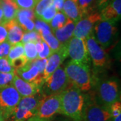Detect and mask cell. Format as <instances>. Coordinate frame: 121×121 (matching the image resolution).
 <instances>
[{"mask_svg":"<svg viewBox=\"0 0 121 121\" xmlns=\"http://www.w3.org/2000/svg\"><path fill=\"white\" fill-rule=\"evenodd\" d=\"M60 114L73 121H83L85 95L73 86L60 94Z\"/></svg>","mask_w":121,"mask_h":121,"instance_id":"obj_1","label":"cell"},{"mask_svg":"<svg viewBox=\"0 0 121 121\" xmlns=\"http://www.w3.org/2000/svg\"><path fill=\"white\" fill-rule=\"evenodd\" d=\"M65 71L73 86L83 92L90 90L92 79L88 65L71 60L65 66Z\"/></svg>","mask_w":121,"mask_h":121,"instance_id":"obj_2","label":"cell"},{"mask_svg":"<svg viewBox=\"0 0 121 121\" xmlns=\"http://www.w3.org/2000/svg\"><path fill=\"white\" fill-rule=\"evenodd\" d=\"M45 96L40 91L35 95L22 98L9 118H12V121H27L35 117L39 105Z\"/></svg>","mask_w":121,"mask_h":121,"instance_id":"obj_3","label":"cell"},{"mask_svg":"<svg viewBox=\"0 0 121 121\" xmlns=\"http://www.w3.org/2000/svg\"><path fill=\"white\" fill-rule=\"evenodd\" d=\"M47 61V59H37L28 62L24 67L20 69L14 70V72L23 80L28 83H34L41 88L44 81L43 72Z\"/></svg>","mask_w":121,"mask_h":121,"instance_id":"obj_4","label":"cell"},{"mask_svg":"<svg viewBox=\"0 0 121 121\" xmlns=\"http://www.w3.org/2000/svg\"><path fill=\"white\" fill-rule=\"evenodd\" d=\"M69 84L65 69L59 67L44 81L40 91L47 96L60 94L69 87Z\"/></svg>","mask_w":121,"mask_h":121,"instance_id":"obj_5","label":"cell"},{"mask_svg":"<svg viewBox=\"0 0 121 121\" xmlns=\"http://www.w3.org/2000/svg\"><path fill=\"white\" fill-rule=\"evenodd\" d=\"M111 115L107 107L99 104L92 95L85 96L83 121H110Z\"/></svg>","mask_w":121,"mask_h":121,"instance_id":"obj_6","label":"cell"},{"mask_svg":"<svg viewBox=\"0 0 121 121\" xmlns=\"http://www.w3.org/2000/svg\"><path fill=\"white\" fill-rule=\"evenodd\" d=\"M94 32L95 39L99 46L102 48H106L112 44L118 32L117 22L101 20L94 26Z\"/></svg>","mask_w":121,"mask_h":121,"instance_id":"obj_7","label":"cell"},{"mask_svg":"<svg viewBox=\"0 0 121 121\" xmlns=\"http://www.w3.org/2000/svg\"><path fill=\"white\" fill-rule=\"evenodd\" d=\"M21 98V95L12 85L0 90V110L5 121L12 117Z\"/></svg>","mask_w":121,"mask_h":121,"instance_id":"obj_8","label":"cell"},{"mask_svg":"<svg viewBox=\"0 0 121 121\" xmlns=\"http://www.w3.org/2000/svg\"><path fill=\"white\" fill-rule=\"evenodd\" d=\"M97 96L99 104L109 108L117 101H121V92L118 82L115 80H105L98 85Z\"/></svg>","mask_w":121,"mask_h":121,"instance_id":"obj_9","label":"cell"},{"mask_svg":"<svg viewBox=\"0 0 121 121\" xmlns=\"http://www.w3.org/2000/svg\"><path fill=\"white\" fill-rule=\"evenodd\" d=\"M60 94L46 95L39 105L35 117L40 119L50 121L57 114H60Z\"/></svg>","mask_w":121,"mask_h":121,"instance_id":"obj_10","label":"cell"},{"mask_svg":"<svg viewBox=\"0 0 121 121\" xmlns=\"http://www.w3.org/2000/svg\"><path fill=\"white\" fill-rule=\"evenodd\" d=\"M101 20L100 14L96 12L83 17L75 24L73 36L85 40L94 32V26Z\"/></svg>","mask_w":121,"mask_h":121,"instance_id":"obj_11","label":"cell"},{"mask_svg":"<svg viewBox=\"0 0 121 121\" xmlns=\"http://www.w3.org/2000/svg\"><path fill=\"white\" fill-rule=\"evenodd\" d=\"M67 47L68 56H70L71 60L87 65L88 64L90 58L85 40L73 36L67 44Z\"/></svg>","mask_w":121,"mask_h":121,"instance_id":"obj_12","label":"cell"},{"mask_svg":"<svg viewBox=\"0 0 121 121\" xmlns=\"http://www.w3.org/2000/svg\"><path fill=\"white\" fill-rule=\"evenodd\" d=\"M87 51L95 67H104L107 61V55L95 39L94 32L85 39Z\"/></svg>","mask_w":121,"mask_h":121,"instance_id":"obj_13","label":"cell"},{"mask_svg":"<svg viewBox=\"0 0 121 121\" xmlns=\"http://www.w3.org/2000/svg\"><path fill=\"white\" fill-rule=\"evenodd\" d=\"M67 56L68 52L67 44H63L59 51L52 52L51 55L47 59V61L44 69V79L45 80L54 71H55Z\"/></svg>","mask_w":121,"mask_h":121,"instance_id":"obj_14","label":"cell"},{"mask_svg":"<svg viewBox=\"0 0 121 121\" xmlns=\"http://www.w3.org/2000/svg\"><path fill=\"white\" fill-rule=\"evenodd\" d=\"M12 86L17 91L22 98L35 95L41 90V88L40 87L37 86L34 83H28L23 80L16 73L13 78Z\"/></svg>","mask_w":121,"mask_h":121,"instance_id":"obj_15","label":"cell"},{"mask_svg":"<svg viewBox=\"0 0 121 121\" xmlns=\"http://www.w3.org/2000/svg\"><path fill=\"white\" fill-rule=\"evenodd\" d=\"M3 24L8 30L7 40L11 44V45L12 46L21 43L24 31L19 25L16 20L13 19L10 21L3 23Z\"/></svg>","mask_w":121,"mask_h":121,"instance_id":"obj_16","label":"cell"},{"mask_svg":"<svg viewBox=\"0 0 121 121\" xmlns=\"http://www.w3.org/2000/svg\"><path fill=\"white\" fill-rule=\"evenodd\" d=\"M75 23L68 19L65 26L59 29L52 31V33L61 44H67L73 37Z\"/></svg>","mask_w":121,"mask_h":121,"instance_id":"obj_17","label":"cell"},{"mask_svg":"<svg viewBox=\"0 0 121 121\" xmlns=\"http://www.w3.org/2000/svg\"><path fill=\"white\" fill-rule=\"evenodd\" d=\"M62 12L69 20L75 24L83 18L82 13L77 3L72 0H65Z\"/></svg>","mask_w":121,"mask_h":121,"instance_id":"obj_18","label":"cell"},{"mask_svg":"<svg viewBox=\"0 0 121 121\" xmlns=\"http://www.w3.org/2000/svg\"><path fill=\"white\" fill-rule=\"evenodd\" d=\"M1 7L3 10V23L10 21L16 18L18 8L13 0H0Z\"/></svg>","mask_w":121,"mask_h":121,"instance_id":"obj_19","label":"cell"},{"mask_svg":"<svg viewBox=\"0 0 121 121\" xmlns=\"http://www.w3.org/2000/svg\"><path fill=\"white\" fill-rule=\"evenodd\" d=\"M77 4L82 13L83 17L95 12L94 10L97 8L95 0H78Z\"/></svg>","mask_w":121,"mask_h":121,"instance_id":"obj_20","label":"cell"},{"mask_svg":"<svg viewBox=\"0 0 121 121\" xmlns=\"http://www.w3.org/2000/svg\"><path fill=\"white\" fill-rule=\"evenodd\" d=\"M24 57H26L25 52H24V44L20 43L17 44L12 46L7 59L9 63H12L13 60L16 59H20V58H24Z\"/></svg>","mask_w":121,"mask_h":121,"instance_id":"obj_21","label":"cell"},{"mask_svg":"<svg viewBox=\"0 0 121 121\" xmlns=\"http://www.w3.org/2000/svg\"><path fill=\"white\" fill-rule=\"evenodd\" d=\"M67 20L68 18L62 12H57L51 22L49 23L51 31H55L63 27L66 24Z\"/></svg>","mask_w":121,"mask_h":121,"instance_id":"obj_22","label":"cell"},{"mask_svg":"<svg viewBox=\"0 0 121 121\" xmlns=\"http://www.w3.org/2000/svg\"><path fill=\"white\" fill-rule=\"evenodd\" d=\"M41 39L43 40L44 42H45L49 48H51L52 52H56L57 51H59L61 47L63 46V44L59 42V40L55 38V36L53 35L52 32L49 33L47 35H40Z\"/></svg>","mask_w":121,"mask_h":121,"instance_id":"obj_23","label":"cell"},{"mask_svg":"<svg viewBox=\"0 0 121 121\" xmlns=\"http://www.w3.org/2000/svg\"><path fill=\"white\" fill-rule=\"evenodd\" d=\"M15 19L24 31L30 32L35 30V22L30 18L17 13Z\"/></svg>","mask_w":121,"mask_h":121,"instance_id":"obj_24","label":"cell"},{"mask_svg":"<svg viewBox=\"0 0 121 121\" xmlns=\"http://www.w3.org/2000/svg\"><path fill=\"white\" fill-rule=\"evenodd\" d=\"M25 56L28 62L36 60L38 59V53L36 51L35 43H28L24 44Z\"/></svg>","mask_w":121,"mask_h":121,"instance_id":"obj_25","label":"cell"},{"mask_svg":"<svg viewBox=\"0 0 121 121\" xmlns=\"http://www.w3.org/2000/svg\"><path fill=\"white\" fill-rule=\"evenodd\" d=\"M42 40L40 35L35 30L30 32H26L24 33L21 43L22 44H26L28 43H35L40 42Z\"/></svg>","mask_w":121,"mask_h":121,"instance_id":"obj_26","label":"cell"},{"mask_svg":"<svg viewBox=\"0 0 121 121\" xmlns=\"http://www.w3.org/2000/svg\"><path fill=\"white\" fill-rule=\"evenodd\" d=\"M52 4V0H39L35 7V13L36 17L40 19L43 12Z\"/></svg>","mask_w":121,"mask_h":121,"instance_id":"obj_27","label":"cell"},{"mask_svg":"<svg viewBox=\"0 0 121 121\" xmlns=\"http://www.w3.org/2000/svg\"><path fill=\"white\" fill-rule=\"evenodd\" d=\"M35 30L39 32L40 35H47L51 33L52 31L48 24L40 19H36L35 22Z\"/></svg>","mask_w":121,"mask_h":121,"instance_id":"obj_28","label":"cell"},{"mask_svg":"<svg viewBox=\"0 0 121 121\" xmlns=\"http://www.w3.org/2000/svg\"><path fill=\"white\" fill-rule=\"evenodd\" d=\"M15 73H0V90L12 85Z\"/></svg>","mask_w":121,"mask_h":121,"instance_id":"obj_29","label":"cell"},{"mask_svg":"<svg viewBox=\"0 0 121 121\" xmlns=\"http://www.w3.org/2000/svg\"><path fill=\"white\" fill-rule=\"evenodd\" d=\"M56 12H57V11H56V8H55L53 4H52L44 11L40 20H43V22L47 24H49L51 22L54 16H55Z\"/></svg>","mask_w":121,"mask_h":121,"instance_id":"obj_30","label":"cell"},{"mask_svg":"<svg viewBox=\"0 0 121 121\" xmlns=\"http://www.w3.org/2000/svg\"><path fill=\"white\" fill-rule=\"evenodd\" d=\"M39 0H14L18 9H33L36 7Z\"/></svg>","mask_w":121,"mask_h":121,"instance_id":"obj_31","label":"cell"},{"mask_svg":"<svg viewBox=\"0 0 121 121\" xmlns=\"http://www.w3.org/2000/svg\"><path fill=\"white\" fill-rule=\"evenodd\" d=\"M14 69L7 58L0 59V73H13Z\"/></svg>","mask_w":121,"mask_h":121,"instance_id":"obj_32","label":"cell"},{"mask_svg":"<svg viewBox=\"0 0 121 121\" xmlns=\"http://www.w3.org/2000/svg\"><path fill=\"white\" fill-rule=\"evenodd\" d=\"M109 111L111 117H116L121 114V101H117L114 102L109 106Z\"/></svg>","mask_w":121,"mask_h":121,"instance_id":"obj_33","label":"cell"},{"mask_svg":"<svg viewBox=\"0 0 121 121\" xmlns=\"http://www.w3.org/2000/svg\"><path fill=\"white\" fill-rule=\"evenodd\" d=\"M11 47L12 45L8 40L0 44V59L8 57Z\"/></svg>","mask_w":121,"mask_h":121,"instance_id":"obj_34","label":"cell"},{"mask_svg":"<svg viewBox=\"0 0 121 121\" xmlns=\"http://www.w3.org/2000/svg\"><path fill=\"white\" fill-rule=\"evenodd\" d=\"M42 43L43 44V51L38 54V59H48L49 56L51 55L52 52L51 50V48L48 46L47 43L45 42H44L42 40Z\"/></svg>","mask_w":121,"mask_h":121,"instance_id":"obj_35","label":"cell"},{"mask_svg":"<svg viewBox=\"0 0 121 121\" xmlns=\"http://www.w3.org/2000/svg\"><path fill=\"white\" fill-rule=\"evenodd\" d=\"M28 63V62L26 57H24V58H20V59L13 60L12 63H10V64L12 66L14 70H17L24 67Z\"/></svg>","mask_w":121,"mask_h":121,"instance_id":"obj_36","label":"cell"},{"mask_svg":"<svg viewBox=\"0 0 121 121\" xmlns=\"http://www.w3.org/2000/svg\"><path fill=\"white\" fill-rule=\"evenodd\" d=\"M17 13L28 17V18H30V20H32L33 21H34V20L36 17L35 11L33 9H18Z\"/></svg>","mask_w":121,"mask_h":121,"instance_id":"obj_37","label":"cell"},{"mask_svg":"<svg viewBox=\"0 0 121 121\" xmlns=\"http://www.w3.org/2000/svg\"><path fill=\"white\" fill-rule=\"evenodd\" d=\"M8 30L3 24H0V44L7 40Z\"/></svg>","mask_w":121,"mask_h":121,"instance_id":"obj_38","label":"cell"},{"mask_svg":"<svg viewBox=\"0 0 121 121\" xmlns=\"http://www.w3.org/2000/svg\"><path fill=\"white\" fill-rule=\"evenodd\" d=\"M119 16H121V0H112L110 2Z\"/></svg>","mask_w":121,"mask_h":121,"instance_id":"obj_39","label":"cell"},{"mask_svg":"<svg viewBox=\"0 0 121 121\" xmlns=\"http://www.w3.org/2000/svg\"><path fill=\"white\" fill-rule=\"evenodd\" d=\"M65 0H52V4L57 12H62Z\"/></svg>","mask_w":121,"mask_h":121,"instance_id":"obj_40","label":"cell"},{"mask_svg":"<svg viewBox=\"0 0 121 121\" xmlns=\"http://www.w3.org/2000/svg\"><path fill=\"white\" fill-rule=\"evenodd\" d=\"M108 0H95V4L97 5V8L102 9L107 4Z\"/></svg>","mask_w":121,"mask_h":121,"instance_id":"obj_41","label":"cell"},{"mask_svg":"<svg viewBox=\"0 0 121 121\" xmlns=\"http://www.w3.org/2000/svg\"><path fill=\"white\" fill-rule=\"evenodd\" d=\"M46 121V120H43V119H40L39 118L37 117H34L32 118H31L30 119H29L28 121Z\"/></svg>","mask_w":121,"mask_h":121,"instance_id":"obj_42","label":"cell"},{"mask_svg":"<svg viewBox=\"0 0 121 121\" xmlns=\"http://www.w3.org/2000/svg\"><path fill=\"white\" fill-rule=\"evenodd\" d=\"M3 17H4V13L1 7L0 6V24H2L3 22Z\"/></svg>","mask_w":121,"mask_h":121,"instance_id":"obj_43","label":"cell"},{"mask_svg":"<svg viewBox=\"0 0 121 121\" xmlns=\"http://www.w3.org/2000/svg\"><path fill=\"white\" fill-rule=\"evenodd\" d=\"M0 121H6L3 115V114L1 112V111L0 110Z\"/></svg>","mask_w":121,"mask_h":121,"instance_id":"obj_44","label":"cell"},{"mask_svg":"<svg viewBox=\"0 0 121 121\" xmlns=\"http://www.w3.org/2000/svg\"><path fill=\"white\" fill-rule=\"evenodd\" d=\"M72 1H75V2H76V3H77V1H78V0H72Z\"/></svg>","mask_w":121,"mask_h":121,"instance_id":"obj_45","label":"cell"},{"mask_svg":"<svg viewBox=\"0 0 121 121\" xmlns=\"http://www.w3.org/2000/svg\"><path fill=\"white\" fill-rule=\"evenodd\" d=\"M0 6H1V1H0Z\"/></svg>","mask_w":121,"mask_h":121,"instance_id":"obj_46","label":"cell"},{"mask_svg":"<svg viewBox=\"0 0 121 121\" xmlns=\"http://www.w3.org/2000/svg\"><path fill=\"white\" fill-rule=\"evenodd\" d=\"M13 1H14V0H13Z\"/></svg>","mask_w":121,"mask_h":121,"instance_id":"obj_47","label":"cell"}]
</instances>
